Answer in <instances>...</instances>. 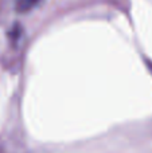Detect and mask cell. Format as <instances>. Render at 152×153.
Returning a JSON list of instances; mask_svg holds the SVG:
<instances>
[{
	"label": "cell",
	"mask_w": 152,
	"mask_h": 153,
	"mask_svg": "<svg viewBox=\"0 0 152 153\" xmlns=\"http://www.w3.org/2000/svg\"><path fill=\"white\" fill-rule=\"evenodd\" d=\"M40 1L42 0H16L15 8L18 12L26 13V12H30L31 10H34V8H37L40 4Z\"/></svg>",
	"instance_id": "obj_1"
}]
</instances>
